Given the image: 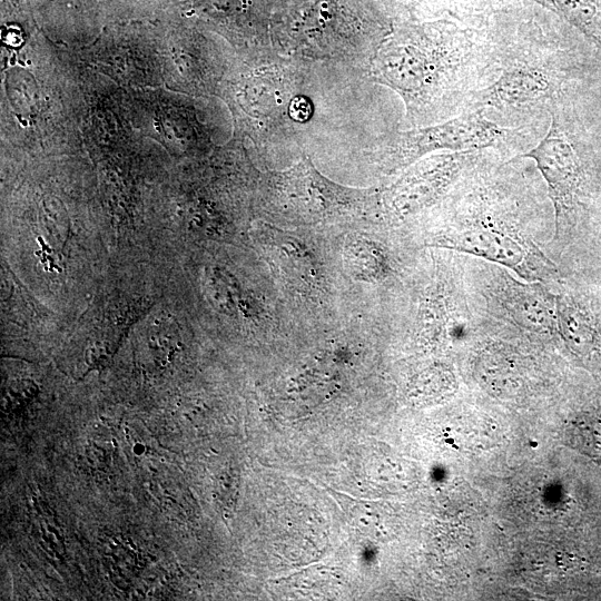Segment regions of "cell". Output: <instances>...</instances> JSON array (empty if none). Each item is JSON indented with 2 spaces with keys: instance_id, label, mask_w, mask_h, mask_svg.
<instances>
[{
  "instance_id": "6da1fadb",
  "label": "cell",
  "mask_w": 601,
  "mask_h": 601,
  "mask_svg": "<svg viewBox=\"0 0 601 601\" xmlns=\"http://www.w3.org/2000/svg\"><path fill=\"white\" fill-rule=\"evenodd\" d=\"M499 62L495 49L467 31L434 23L395 35L382 48L375 73L403 98L407 117L422 124L466 110L485 87L484 75Z\"/></svg>"
},
{
  "instance_id": "7a4b0ae2",
  "label": "cell",
  "mask_w": 601,
  "mask_h": 601,
  "mask_svg": "<svg viewBox=\"0 0 601 601\" xmlns=\"http://www.w3.org/2000/svg\"><path fill=\"white\" fill-rule=\"evenodd\" d=\"M273 203L306 224H331L362 215L370 193L346 188L321 175L309 159L272 175Z\"/></svg>"
},
{
  "instance_id": "3957f363",
  "label": "cell",
  "mask_w": 601,
  "mask_h": 601,
  "mask_svg": "<svg viewBox=\"0 0 601 601\" xmlns=\"http://www.w3.org/2000/svg\"><path fill=\"white\" fill-rule=\"evenodd\" d=\"M533 58V53L515 52L500 58L497 76L479 90L467 109L525 111L558 100L559 78L551 58Z\"/></svg>"
},
{
  "instance_id": "277c9868",
  "label": "cell",
  "mask_w": 601,
  "mask_h": 601,
  "mask_svg": "<svg viewBox=\"0 0 601 601\" xmlns=\"http://www.w3.org/2000/svg\"><path fill=\"white\" fill-rule=\"evenodd\" d=\"M483 108L467 109L447 120L398 132L391 147L397 164L405 165L434 151H481L512 134L486 116Z\"/></svg>"
},
{
  "instance_id": "5b68a950",
  "label": "cell",
  "mask_w": 601,
  "mask_h": 601,
  "mask_svg": "<svg viewBox=\"0 0 601 601\" xmlns=\"http://www.w3.org/2000/svg\"><path fill=\"white\" fill-rule=\"evenodd\" d=\"M554 101L550 107L551 122L544 137L522 157L532 159L553 201L556 219L566 210L577 196L582 174L573 145L563 129L560 111Z\"/></svg>"
},
{
  "instance_id": "8992f818",
  "label": "cell",
  "mask_w": 601,
  "mask_h": 601,
  "mask_svg": "<svg viewBox=\"0 0 601 601\" xmlns=\"http://www.w3.org/2000/svg\"><path fill=\"white\" fill-rule=\"evenodd\" d=\"M452 249L519 269L526 258L523 246L510 235L491 228H470L443 238Z\"/></svg>"
},
{
  "instance_id": "52a82bcc",
  "label": "cell",
  "mask_w": 601,
  "mask_h": 601,
  "mask_svg": "<svg viewBox=\"0 0 601 601\" xmlns=\"http://www.w3.org/2000/svg\"><path fill=\"white\" fill-rule=\"evenodd\" d=\"M203 14L226 26L229 32L254 38L266 32L267 10L263 0H198Z\"/></svg>"
},
{
  "instance_id": "ba28073f",
  "label": "cell",
  "mask_w": 601,
  "mask_h": 601,
  "mask_svg": "<svg viewBox=\"0 0 601 601\" xmlns=\"http://www.w3.org/2000/svg\"><path fill=\"white\" fill-rule=\"evenodd\" d=\"M556 317L568 346L578 354L589 353L594 345L595 329L587 312L568 299H559Z\"/></svg>"
},
{
  "instance_id": "9c48e42d",
  "label": "cell",
  "mask_w": 601,
  "mask_h": 601,
  "mask_svg": "<svg viewBox=\"0 0 601 601\" xmlns=\"http://www.w3.org/2000/svg\"><path fill=\"white\" fill-rule=\"evenodd\" d=\"M562 14L601 46V16L598 0H534Z\"/></svg>"
},
{
  "instance_id": "30bf717a",
  "label": "cell",
  "mask_w": 601,
  "mask_h": 601,
  "mask_svg": "<svg viewBox=\"0 0 601 601\" xmlns=\"http://www.w3.org/2000/svg\"><path fill=\"white\" fill-rule=\"evenodd\" d=\"M569 443L580 452L601 457V411L579 414L566 430Z\"/></svg>"
},
{
  "instance_id": "8fae6325",
  "label": "cell",
  "mask_w": 601,
  "mask_h": 601,
  "mask_svg": "<svg viewBox=\"0 0 601 601\" xmlns=\"http://www.w3.org/2000/svg\"><path fill=\"white\" fill-rule=\"evenodd\" d=\"M514 366L511 361L497 353V354H487L486 357L481 362L480 372L481 376L484 378L486 384H503V382L509 381L511 375H514Z\"/></svg>"
},
{
  "instance_id": "7c38bea8",
  "label": "cell",
  "mask_w": 601,
  "mask_h": 601,
  "mask_svg": "<svg viewBox=\"0 0 601 601\" xmlns=\"http://www.w3.org/2000/svg\"><path fill=\"white\" fill-rule=\"evenodd\" d=\"M311 104L304 97H295L289 105V116L297 121H305L311 117Z\"/></svg>"
}]
</instances>
